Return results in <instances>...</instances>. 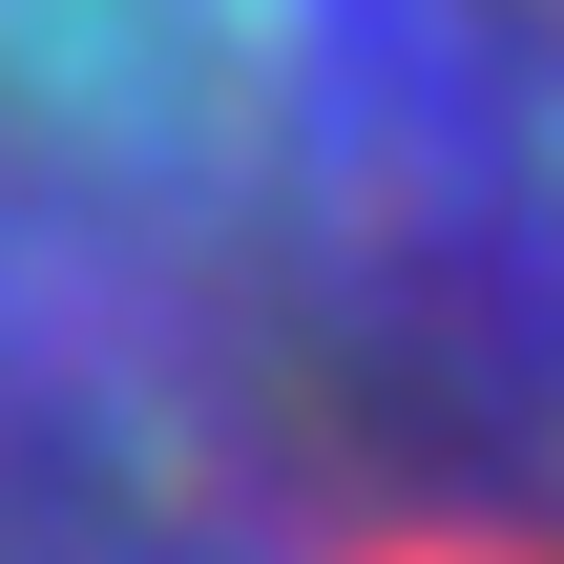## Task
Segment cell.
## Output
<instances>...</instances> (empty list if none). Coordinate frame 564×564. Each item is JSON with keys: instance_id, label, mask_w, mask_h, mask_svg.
I'll return each instance as SVG.
<instances>
[{"instance_id": "6da1fadb", "label": "cell", "mask_w": 564, "mask_h": 564, "mask_svg": "<svg viewBox=\"0 0 564 564\" xmlns=\"http://www.w3.org/2000/svg\"><path fill=\"white\" fill-rule=\"evenodd\" d=\"M0 564H564V0H0Z\"/></svg>"}]
</instances>
